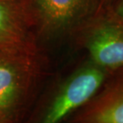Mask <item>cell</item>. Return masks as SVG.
I'll use <instances>...</instances> for the list:
<instances>
[{"label": "cell", "mask_w": 123, "mask_h": 123, "mask_svg": "<svg viewBox=\"0 0 123 123\" xmlns=\"http://www.w3.org/2000/svg\"><path fill=\"white\" fill-rule=\"evenodd\" d=\"M110 72L85 57L68 72L53 75L26 123H63L86 104L103 85Z\"/></svg>", "instance_id": "obj_2"}, {"label": "cell", "mask_w": 123, "mask_h": 123, "mask_svg": "<svg viewBox=\"0 0 123 123\" xmlns=\"http://www.w3.org/2000/svg\"><path fill=\"white\" fill-rule=\"evenodd\" d=\"M37 44L48 51L50 45L75 48L83 29L103 8V0H30Z\"/></svg>", "instance_id": "obj_3"}, {"label": "cell", "mask_w": 123, "mask_h": 123, "mask_svg": "<svg viewBox=\"0 0 123 123\" xmlns=\"http://www.w3.org/2000/svg\"><path fill=\"white\" fill-rule=\"evenodd\" d=\"M37 43L0 51V123H25L53 75Z\"/></svg>", "instance_id": "obj_1"}, {"label": "cell", "mask_w": 123, "mask_h": 123, "mask_svg": "<svg viewBox=\"0 0 123 123\" xmlns=\"http://www.w3.org/2000/svg\"><path fill=\"white\" fill-rule=\"evenodd\" d=\"M37 43L30 0H0V51Z\"/></svg>", "instance_id": "obj_6"}, {"label": "cell", "mask_w": 123, "mask_h": 123, "mask_svg": "<svg viewBox=\"0 0 123 123\" xmlns=\"http://www.w3.org/2000/svg\"><path fill=\"white\" fill-rule=\"evenodd\" d=\"M113 1V0H103V10L106 8L107 6L111 4V2Z\"/></svg>", "instance_id": "obj_8"}, {"label": "cell", "mask_w": 123, "mask_h": 123, "mask_svg": "<svg viewBox=\"0 0 123 123\" xmlns=\"http://www.w3.org/2000/svg\"><path fill=\"white\" fill-rule=\"evenodd\" d=\"M67 123H123V67L109 73L96 94Z\"/></svg>", "instance_id": "obj_5"}, {"label": "cell", "mask_w": 123, "mask_h": 123, "mask_svg": "<svg viewBox=\"0 0 123 123\" xmlns=\"http://www.w3.org/2000/svg\"><path fill=\"white\" fill-rule=\"evenodd\" d=\"M75 49L110 72L123 67V22L103 10L81 31Z\"/></svg>", "instance_id": "obj_4"}, {"label": "cell", "mask_w": 123, "mask_h": 123, "mask_svg": "<svg viewBox=\"0 0 123 123\" xmlns=\"http://www.w3.org/2000/svg\"><path fill=\"white\" fill-rule=\"evenodd\" d=\"M104 10H107L114 17L123 22V0H113Z\"/></svg>", "instance_id": "obj_7"}]
</instances>
